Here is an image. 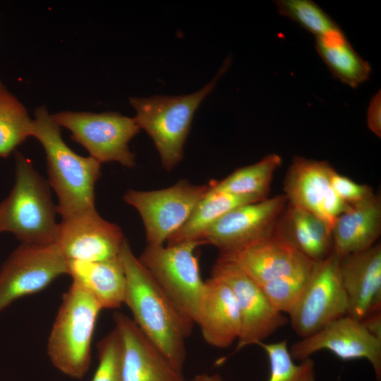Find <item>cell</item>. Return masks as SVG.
<instances>
[{"label":"cell","mask_w":381,"mask_h":381,"mask_svg":"<svg viewBox=\"0 0 381 381\" xmlns=\"http://www.w3.org/2000/svg\"><path fill=\"white\" fill-rule=\"evenodd\" d=\"M119 258L126 290L124 303L133 320L172 366L182 373L186 360V339L194 322L165 294L137 258L125 239Z\"/></svg>","instance_id":"6da1fadb"},{"label":"cell","mask_w":381,"mask_h":381,"mask_svg":"<svg viewBox=\"0 0 381 381\" xmlns=\"http://www.w3.org/2000/svg\"><path fill=\"white\" fill-rule=\"evenodd\" d=\"M61 130L45 107L35 110L31 136L44 150L47 181L56 195L57 213L64 219L96 209L95 190L101 164L75 153L64 141Z\"/></svg>","instance_id":"7a4b0ae2"},{"label":"cell","mask_w":381,"mask_h":381,"mask_svg":"<svg viewBox=\"0 0 381 381\" xmlns=\"http://www.w3.org/2000/svg\"><path fill=\"white\" fill-rule=\"evenodd\" d=\"M56 214L48 181L31 160L16 152L14 185L0 202V233H11L21 243L53 244L59 224Z\"/></svg>","instance_id":"3957f363"},{"label":"cell","mask_w":381,"mask_h":381,"mask_svg":"<svg viewBox=\"0 0 381 381\" xmlns=\"http://www.w3.org/2000/svg\"><path fill=\"white\" fill-rule=\"evenodd\" d=\"M230 64L231 59L227 58L216 75L193 93L129 98L136 112L134 118L138 125L152 140L162 167L167 171L174 169L183 159L194 114Z\"/></svg>","instance_id":"277c9868"},{"label":"cell","mask_w":381,"mask_h":381,"mask_svg":"<svg viewBox=\"0 0 381 381\" xmlns=\"http://www.w3.org/2000/svg\"><path fill=\"white\" fill-rule=\"evenodd\" d=\"M102 310L73 282L63 295L48 337L47 351L52 365L70 377L82 379L90 368L92 340Z\"/></svg>","instance_id":"5b68a950"},{"label":"cell","mask_w":381,"mask_h":381,"mask_svg":"<svg viewBox=\"0 0 381 381\" xmlns=\"http://www.w3.org/2000/svg\"><path fill=\"white\" fill-rule=\"evenodd\" d=\"M52 116L100 164L116 162L127 168L135 167V156L128 144L141 130L134 117L113 111H72L57 112Z\"/></svg>","instance_id":"8992f818"},{"label":"cell","mask_w":381,"mask_h":381,"mask_svg":"<svg viewBox=\"0 0 381 381\" xmlns=\"http://www.w3.org/2000/svg\"><path fill=\"white\" fill-rule=\"evenodd\" d=\"M200 246L197 241L147 245L138 258L165 294L195 324L205 286L195 255Z\"/></svg>","instance_id":"52a82bcc"},{"label":"cell","mask_w":381,"mask_h":381,"mask_svg":"<svg viewBox=\"0 0 381 381\" xmlns=\"http://www.w3.org/2000/svg\"><path fill=\"white\" fill-rule=\"evenodd\" d=\"M210 186V182L196 185L183 179L163 189H130L123 199L140 214L147 245L162 246L187 221Z\"/></svg>","instance_id":"ba28073f"},{"label":"cell","mask_w":381,"mask_h":381,"mask_svg":"<svg viewBox=\"0 0 381 381\" xmlns=\"http://www.w3.org/2000/svg\"><path fill=\"white\" fill-rule=\"evenodd\" d=\"M339 263L340 258L333 252L314 262L305 287L289 313L293 329L302 338L347 315Z\"/></svg>","instance_id":"9c48e42d"},{"label":"cell","mask_w":381,"mask_h":381,"mask_svg":"<svg viewBox=\"0 0 381 381\" xmlns=\"http://www.w3.org/2000/svg\"><path fill=\"white\" fill-rule=\"evenodd\" d=\"M68 274V261L54 243H21L0 269V312L13 301L37 293Z\"/></svg>","instance_id":"30bf717a"},{"label":"cell","mask_w":381,"mask_h":381,"mask_svg":"<svg viewBox=\"0 0 381 381\" xmlns=\"http://www.w3.org/2000/svg\"><path fill=\"white\" fill-rule=\"evenodd\" d=\"M212 277L225 283L235 297L241 321L236 351L259 345L286 324V317L272 307L260 286L234 263L219 257Z\"/></svg>","instance_id":"8fae6325"},{"label":"cell","mask_w":381,"mask_h":381,"mask_svg":"<svg viewBox=\"0 0 381 381\" xmlns=\"http://www.w3.org/2000/svg\"><path fill=\"white\" fill-rule=\"evenodd\" d=\"M287 204L284 195L241 205L229 211L197 240L219 253L234 250L270 234Z\"/></svg>","instance_id":"7c38bea8"},{"label":"cell","mask_w":381,"mask_h":381,"mask_svg":"<svg viewBox=\"0 0 381 381\" xmlns=\"http://www.w3.org/2000/svg\"><path fill=\"white\" fill-rule=\"evenodd\" d=\"M329 351L344 361L365 359L377 381L381 378V340L372 335L361 320L341 317L317 332L293 344L289 351L294 360L303 361L320 351Z\"/></svg>","instance_id":"4fadbf2b"},{"label":"cell","mask_w":381,"mask_h":381,"mask_svg":"<svg viewBox=\"0 0 381 381\" xmlns=\"http://www.w3.org/2000/svg\"><path fill=\"white\" fill-rule=\"evenodd\" d=\"M125 239L117 224L94 209L61 219L54 244L67 261L95 262L119 257Z\"/></svg>","instance_id":"5bb4252c"},{"label":"cell","mask_w":381,"mask_h":381,"mask_svg":"<svg viewBox=\"0 0 381 381\" xmlns=\"http://www.w3.org/2000/svg\"><path fill=\"white\" fill-rule=\"evenodd\" d=\"M332 168L326 161L294 157L284 181L287 202L317 216L331 230L336 219L350 207L331 186Z\"/></svg>","instance_id":"9a60e30c"},{"label":"cell","mask_w":381,"mask_h":381,"mask_svg":"<svg viewBox=\"0 0 381 381\" xmlns=\"http://www.w3.org/2000/svg\"><path fill=\"white\" fill-rule=\"evenodd\" d=\"M219 257L228 260L260 286L274 279L310 267L312 261L298 250L277 226L269 235Z\"/></svg>","instance_id":"2e32d148"},{"label":"cell","mask_w":381,"mask_h":381,"mask_svg":"<svg viewBox=\"0 0 381 381\" xmlns=\"http://www.w3.org/2000/svg\"><path fill=\"white\" fill-rule=\"evenodd\" d=\"M340 273L348 301L347 315L362 320L381 310V246L340 258Z\"/></svg>","instance_id":"e0dca14e"},{"label":"cell","mask_w":381,"mask_h":381,"mask_svg":"<svg viewBox=\"0 0 381 381\" xmlns=\"http://www.w3.org/2000/svg\"><path fill=\"white\" fill-rule=\"evenodd\" d=\"M114 327L122 340L123 381H183L162 353L125 314H114Z\"/></svg>","instance_id":"ac0fdd59"},{"label":"cell","mask_w":381,"mask_h":381,"mask_svg":"<svg viewBox=\"0 0 381 381\" xmlns=\"http://www.w3.org/2000/svg\"><path fill=\"white\" fill-rule=\"evenodd\" d=\"M195 324L212 346L226 348L238 339L239 312L233 292L225 283L213 277L205 281Z\"/></svg>","instance_id":"d6986e66"},{"label":"cell","mask_w":381,"mask_h":381,"mask_svg":"<svg viewBox=\"0 0 381 381\" xmlns=\"http://www.w3.org/2000/svg\"><path fill=\"white\" fill-rule=\"evenodd\" d=\"M381 233V199L378 194L350 206L332 229V252L339 258L367 249Z\"/></svg>","instance_id":"ffe728a7"},{"label":"cell","mask_w":381,"mask_h":381,"mask_svg":"<svg viewBox=\"0 0 381 381\" xmlns=\"http://www.w3.org/2000/svg\"><path fill=\"white\" fill-rule=\"evenodd\" d=\"M72 282L85 289L102 309L119 308L123 303L126 278L119 257L95 262L68 261Z\"/></svg>","instance_id":"44dd1931"},{"label":"cell","mask_w":381,"mask_h":381,"mask_svg":"<svg viewBox=\"0 0 381 381\" xmlns=\"http://www.w3.org/2000/svg\"><path fill=\"white\" fill-rule=\"evenodd\" d=\"M277 227L285 238L313 262L332 252V230L313 214L287 202Z\"/></svg>","instance_id":"7402d4cb"},{"label":"cell","mask_w":381,"mask_h":381,"mask_svg":"<svg viewBox=\"0 0 381 381\" xmlns=\"http://www.w3.org/2000/svg\"><path fill=\"white\" fill-rule=\"evenodd\" d=\"M315 49L332 75L352 88L368 80L371 67L353 49L343 31L315 37Z\"/></svg>","instance_id":"603a6c76"},{"label":"cell","mask_w":381,"mask_h":381,"mask_svg":"<svg viewBox=\"0 0 381 381\" xmlns=\"http://www.w3.org/2000/svg\"><path fill=\"white\" fill-rule=\"evenodd\" d=\"M260 200H262L214 190L211 186L187 221L167 240V245L197 241L208 228L229 211L241 205Z\"/></svg>","instance_id":"cb8c5ba5"},{"label":"cell","mask_w":381,"mask_h":381,"mask_svg":"<svg viewBox=\"0 0 381 381\" xmlns=\"http://www.w3.org/2000/svg\"><path fill=\"white\" fill-rule=\"evenodd\" d=\"M282 159L277 154H270L250 165L236 169L221 181H212V188L229 194L267 198L273 174Z\"/></svg>","instance_id":"d4e9b609"},{"label":"cell","mask_w":381,"mask_h":381,"mask_svg":"<svg viewBox=\"0 0 381 381\" xmlns=\"http://www.w3.org/2000/svg\"><path fill=\"white\" fill-rule=\"evenodd\" d=\"M32 119L0 80V157H6L31 136Z\"/></svg>","instance_id":"484cf974"},{"label":"cell","mask_w":381,"mask_h":381,"mask_svg":"<svg viewBox=\"0 0 381 381\" xmlns=\"http://www.w3.org/2000/svg\"><path fill=\"white\" fill-rule=\"evenodd\" d=\"M274 4L280 15L298 23L315 37L343 31L327 13L311 0H277Z\"/></svg>","instance_id":"4316f807"},{"label":"cell","mask_w":381,"mask_h":381,"mask_svg":"<svg viewBox=\"0 0 381 381\" xmlns=\"http://www.w3.org/2000/svg\"><path fill=\"white\" fill-rule=\"evenodd\" d=\"M267 354L270 365L268 381H315V363L306 358L296 363L286 340L259 344Z\"/></svg>","instance_id":"83f0119b"},{"label":"cell","mask_w":381,"mask_h":381,"mask_svg":"<svg viewBox=\"0 0 381 381\" xmlns=\"http://www.w3.org/2000/svg\"><path fill=\"white\" fill-rule=\"evenodd\" d=\"M313 265L260 286L274 308L282 313H290L305 287Z\"/></svg>","instance_id":"f1b7e54d"},{"label":"cell","mask_w":381,"mask_h":381,"mask_svg":"<svg viewBox=\"0 0 381 381\" xmlns=\"http://www.w3.org/2000/svg\"><path fill=\"white\" fill-rule=\"evenodd\" d=\"M98 365L91 381H123V346L116 327L97 344Z\"/></svg>","instance_id":"f546056e"},{"label":"cell","mask_w":381,"mask_h":381,"mask_svg":"<svg viewBox=\"0 0 381 381\" xmlns=\"http://www.w3.org/2000/svg\"><path fill=\"white\" fill-rule=\"evenodd\" d=\"M329 179L337 195L349 206L359 204L375 194L370 186L358 183L340 174L334 168L330 171Z\"/></svg>","instance_id":"4dcf8cb0"},{"label":"cell","mask_w":381,"mask_h":381,"mask_svg":"<svg viewBox=\"0 0 381 381\" xmlns=\"http://www.w3.org/2000/svg\"><path fill=\"white\" fill-rule=\"evenodd\" d=\"M368 128L377 137H381V93L380 90L370 99L367 111Z\"/></svg>","instance_id":"1f68e13d"},{"label":"cell","mask_w":381,"mask_h":381,"mask_svg":"<svg viewBox=\"0 0 381 381\" xmlns=\"http://www.w3.org/2000/svg\"><path fill=\"white\" fill-rule=\"evenodd\" d=\"M361 321L372 335L381 340V310L368 314Z\"/></svg>","instance_id":"d6a6232c"},{"label":"cell","mask_w":381,"mask_h":381,"mask_svg":"<svg viewBox=\"0 0 381 381\" xmlns=\"http://www.w3.org/2000/svg\"><path fill=\"white\" fill-rule=\"evenodd\" d=\"M190 381H224L218 374H201L195 376Z\"/></svg>","instance_id":"836d02e7"}]
</instances>
